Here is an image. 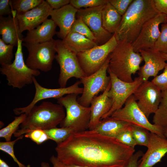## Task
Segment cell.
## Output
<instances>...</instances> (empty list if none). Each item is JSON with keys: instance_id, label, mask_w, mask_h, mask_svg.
Segmentation results:
<instances>
[{"instance_id": "obj_1", "label": "cell", "mask_w": 167, "mask_h": 167, "mask_svg": "<svg viewBox=\"0 0 167 167\" xmlns=\"http://www.w3.org/2000/svg\"><path fill=\"white\" fill-rule=\"evenodd\" d=\"M55 149L65 165L88 167H124L135 152L115 138L89 130L72 132Z\"/></svg>"}, {"instance_id": "obj_2", "label": "cell", "mask_w": 167, "mask_h": 167, "mask_svg": "<svg viewBox=\"0 0 167 167\" xmlns=\"http://www.w3.org/2000/svg\"><path fill=\"white\" fill-rule=\"evenodd\" d=\"M158 13L153 0H133L114 34L117 40H125L132 44L144 24Z\"/></svg>"}, {"instance_id": "obj_3", "label": "cell", "mask_w": 167, "mask_h": 167, "mask_svg": "<svg viewBox=\"0 0 167 167\" xmlns=\"http://www.w3.org/2000/svg\"><path fill=\"white\" fill-rule=\"evenodd\" d=\"M64 107L58 104L44 101L34 106L26 115L23 122L14 134L19 137L31 131L48 130L56 127L65 118Z\"/></svg>"}, {"instance_id": "obj_4", "label": "cell", "mask_w": 167, "mask_h": 167, "mask_svg": "<svg viewBox=\"0 0 167 167\" xmlns=\"http://www.w3.org/2000/svg\"><path fill=\"white\" fill-rule=\"evenodd\" d=\"M117 41L110 54L108 71L123 81L132 82V75L139 70L143 58L134 51L132 44L125 40Z\"/></svg>"}, {"instance_id": "obj_5", "label": "cell", "mask_w": 167, "mask_h": 167, "mask_svg": "<svg viewBox=\"0 0 167 167\" xmlns=\"http://www.w3.org/2000/svg\"><path fill=\"white\" fill-rule=\"evenodd\" d=\"M22 40L18 39L15 59L12 63L1 65V73L5 76L8 85L13 88H22L33 83L34 77L39 76V70L29 68L24 62L22 52Z\"/></svg>"}, {"instance_id": "obj_6", "label": "cell", "mask_w": 167, "mask_h": 167, "mask_svg": "<svg viewBox=\"0 0 167 167\" xmlns=\"http://www.w3.org/2000/svg\"><path fill=\"white\" fill-rule=\"evenodd\" d=\"M78 94L71 93L57 99L58 104L66 111V116L60 124L61 127H68L73 132H81L88 129L91 117L90 107L80 105L77 101Z\"/></svg>"}, {"instance_id": "obj_7", "label": "cell", "mask_w": 167, "mask_h": 167, "mask_svg": "<svg viewBox=\"0 0 167 167\" xmlns=\"http://www.w3.org/2000/svg\"><path fill=\"white\" fill-rule=\"evenodd\" d=\"M55 59L60 66L58 83L60 88L66 87L72 77L81 79L85 76L79 62L77 54L66 46L62 40H56Z\"/></svg>"}, {"instance_id": "obj_8", "label": "cell", "mask_w": 167, "mask_h": 167, "mask_svg": "<svg viewBox=\"0 0 167 167\" xmlns=\"http://www.w3.org/2000/svg\"><path fill=\"white\" fill-rule=\"evenodd\" d=\"M114 34L107 42L77 54L80 65L85 76L97 71L104 64L117 44Z\"/></svg>"}, {"instance_id": "obj_9", "label": "cell", "mask_w": 167, "mask_h": 167, "mask_svg": "<svg viewBox=\"0 0 167 167\" xmlns=\"http://www.w3.org/2000/svg\"><path fill=\"white\" fill-rule=\"evenodd\" d=\"M56 40L42 43L22 45L27 49L28 55L25 63L30 68L46 72L52 69L53 62L57 53Z\"/></svg>"}, {"instance_id": "obj_10", "label": "cell", "mask_w": 167, "mask_h": 167, "mask_svg": "<svg viewBox=\"0 0 167 167\" xmlns=\"http://www.w3.org/2000/svg\"><path fill=\"white\" fill-rule=\"evenodd\" d=\"M110 55L101 67L94 74L85 76L80 79L83 85V92L81 96L77 98L81 105L89 107L93 98L100 92H103L110 81L109 76L107 74L109 67Z\"/></svg>"}, {"instance_id": "obj_11", "label": "cell", "mask_w": 167, "mask_h": 167, "mask_svg": "<svg viewBox=\"0 0 167 167\" xmlns=\"http://www.w3.org/2000/svg\"><path fill=\"white\" fill-rule=\"evenodd\" d=\"M111 117L142 127L150 132L165 137L164 129L150 122L139 109L133 95L128 99L123 107L114 112Z\"/></svg>"}, {"instance_id": "obj_12", "label": "cell", "mask_w": 167, "mask_h": 167, "mask_svg": "<svg viewBox=\"0 0 167 167\" xmlns=\"http://www.w3.org/2000/svg\"><path fill=\"white\" fill-rule=\"evenodd\" d=\"M110 78L111 87L109 92V97L111 99L113 105L110 110L101 119L111 116L115 111L122 108L128 99L137 89L143 82L138 76L131 82L123 81L109 71L107 70Z\"/></svg>"}, {"instance_id": "obj_13", "label": "cell", "mask_w": 167, "mask_h": 167, "mask_svg": "<svg viewBox=\"0 0 167 167\" xmlns=\"http://www.w3.org/2000/svg\"><path fill=\"white\" fill-rule=\"evenodd\" d=\"M33 83L35 92L33 100L26 106L15 108L13 111L15 114L20 115L24 113L27 115L32 108L41 100L49 98L57 99L67 94L75 93L79 95L82 94L83 92V88L79 86L81 84L80 80L69 87L57 88H49L42 87L38 83L35 77L33 79Z\"/></svg>"}, {"instance_id": "obj_14", "label": "cell", "mask_w": 167, "mask_h": 167, "mask_svg": "<svg viewBox=\"0 0 167 167\" xmlns=\"http://www.w3.org/2000/svg\"><path fill=\"white\" fill-rule=\"evenodd\" d=\"M133 95L139 109L148 118L157 109L162 93L151 81L147 80L143 82Z\"/></svg>"}, {"instance_id": "obj_15", "label": "cell", "mask_w": 167, "mask_h": 167, "mask_svg": "<svg viewBox=\"0 0 167 167\" xmlns=\"http://www.w3.org/2000/svg\"><path fill=\"white\" fill-rule=\"evenodd\" d=\"M104 5L78 9L76 15V17L81 18L90 29L98 45L106 43L113 34L105 30L102 25L101 11Z\"/></svg>"}, {"instance_id": "obj_16", "label": "cell", "mask_w": 167, "mask_h": 167, "mask_svg": "<svg viewBox=\"0 0 167 167\" xmlns=\"http://www.w3.org/2000/svg\"><path fill=\"white\" fill-rule=\"evenodd\" d=\"M166 14L158 13L144 24L138 37L132 44L134 51L139 53L141 50L153 49L160 34L159 26L166 22Z\"/></svg>"}, {"instance_id": "obj_17", "label": "cell", "mask_w": 167, "mask_h": 167, "mask_svg": "<svg viewBox=\"0 0 167 167\" xmlns=\"http://www.w3.org/2000/svg\"><path fill=\"white\" fill-rule=\"evenodd\" d=\"M53 9L46 1L31 10L21 14H17V20L21 33L36 28L48 19Z\"/></svg>"}, {"instance_id": "obj_18", "label": "cell", "mask_w": 167, "mask_h": 167, "mask_svg": "<svg viewBox=\"0 0 167 167\" xmlns=\"http://www.w3.org/2000/svg\"><path fill=\"white\" fill-rule=\"evenodd\" d=\"M147 148V150L142 156L138 167H153L160 162L167 153V139L165 137L150 132Z\"/></svg>"}, {"instance_id": "obj_19", "label": "cell", "mask_w": 167, "mask_h": 167, "mask_svg": "<svg viewBox=\"0 0 167 167\" xmlns=\"http://www.w3.org/2000/svg\"><path fill=\"white\" fill-rule=\"evenodd\" d=\"M139 53L144 61V64L140 67L138 74L143 82L148 80L149 77L157 75L161 70L164 69L166 60L162 54L153 49L140 50Z\"/></svg>"}, {"instance_id": "obj_20", "label": "cell", "mask_w": 167, "mask_h": 167, "mask_svg": "<svg viewBox=\"0 0 167 167\" xmlns=\"http://www.w3.org/2000/svg\"><path fill=\"white\" fill-rule=\"evenodd\" d=\"M78 10L70 4L58 9L53 10L50 14L51 19L59 28L56 34L58 37L64 39L70 32L76 20Z\"/></svg>"}, {"instance_id": "obj_21", "label": "cell", "mask_w": 167, "mask_h": 167, "mask_svg": "<svg viewBox=\"0 0 167 167\" xmlns=\"http://www.w3.org/2000/svg\"><path fill=\"white\" fill-rule=\"evenodd\" d=\"M110 87L111 81L106 89L101 94L95 96L92 100L90 106L91 117L88 126L89 130H93L102 117L111 109L113 102L108 95Z\"/></svg>"}, {"instance_id": "obj_22", "label": "cell", "mask_w": 167, "mask_h": 167, "mask_svg": "<svg viewBox=\"0 0 167 167\" xmlns=\"http://www.w3.org/2000/svg\"><path fill=\"white\" fill-rule=\"evenodd\" d=\"M16 15L17 11L12 10V16H0V34L1 39L6 44L17 47L18 39L22 40L24 37L20 30Z\"/></svg>"}, {"instance_id": "obj_23", "label": "cell", "mask_w": 167, "mask_h": 167, "mask_svg": "<svg viewBox=\"0 0 167 167\" xmlns=\"http://www.w3.org/2000/svg\"><path fill=\"white\" fill-rule=\"evenodd\" d=\"M57 25L51 19H48L35 28L28 31L22 39L24 43L34 44L50 41L56 34Z\"/></svg>"}, {"instance_id": "obj_24", "label": "cell", "mask_w": 167, "mask_h": 167, "mask_svg": "<svg viewBox=\"0 0 167 167\" xmlns=\"http://www.w3.org/2000/svg\"><path fill=\"white\" fill-rule=\"evenodd\" d=\"M131 124L110 116L101 119L93 130L104 136L115 138L128 129Z\"/></svg>"}, {"instance_id": "obj_25", "label": "cell", "mask_w": 167, "mask_h": 167, "mask_svg": "<svg viewBox=\"0 0 167 167\" xmlns=\"http://www.w3.org/2000/svg\"><path fill=\"white\" fill-rule=\"evenodd\" d=\"M62 40L66 46L76 54L98 45L94 41L74 32H70Z\"/></svg>"}, {"instance_id": "obj_26", "label": "cell", "mask_w": 167, "mask_h": 167, "mask_svg": "<svg viewBox=\"0 0 167 167\" xmlns=\"http://www.w3.org/2000/svg\"><path fill=\"white\" fill-rule=\"evenodd\" d=\"M102 25L108 32L114 34L119 25L122 16L108 2L105 4L101 11Z\"/></svg>"}, {"instance_id": "obj_27", "label": "cell", "mask_w": 167, "mask_h": 167, "mask_svg": "<svg viewBox=\"0 0 167 167\" xmlns=\"http://www.w3.org/2000/svg\"><path fill=\"white\" fill-rule=\"evenodd\" d=\"M162 93L161 101L154 113L152 122L155 125L165 129L167 128V90Z\"/></svg>"}, {"instance_id": "obj_28", "label": "cell", "mask_w": 167, "mask_h": 167, "mask_svg": "<svg viewBox=\"0 0 167 167\" xmlns=\"http://www.w3.org/2000/svg\"><path fill=\"white\" fill-rule=\"evenodd\" d=\"M24 113L15 117L13 121L7 126L0 130V137L5 139L6 141H11L13 134L19 129L20 125L23 122L26 117Z\"/></svg>"}, {"instance_id": "obj_29", "label": "cell", "mask_w": 167, "mask_h": 167, "mask_svg": "<svg viewBox=\"0 0 167 167\" xmlns=\"http://www.w3.org/2000/svg\"><path fill=\"white\" fill-rule=\"evenodd\" d=\"M44 0H10L12 10L16 11L17 14L27 12L41 4Z\"/></svg>"}, {"instance_id": "obj_30", "label": "cell", "mask_w": 167, "mask_h": 167, "mask_svg": "<svg viewBox=\"0 0 167 167\" xmlns=\"http://www.w3.org/2000/svg\"><path fill=\"white\" fill-rule=\"evenodd\" d=\"M49 139H51L57 144L60 143L66 139L73 132V130L68 127H55L44 130Z\"/></svg>"}, {"instance_id": "obj_31", "label": "cell", "mask_w": 167, "mask_h": 167, "mask_svg": "<svg viewBox=\"0 0 167 167\" xmlns=\"http://www.w3.org/2000/svg\"><path fill=\"white\" fill-rule=\"evenodd\" d=\"M131 130L137 145L147 147L149 139V131L142 127L132 124Z\"/></svg>"}, {"instance_id": "obj_32", "label": "cell", "mask_w": 167, "mask_h": 167, "mask_svg": "<svg viewBox=\"0 0 167 167\" xmlns=\"http://www.w3.org/2000/svg\"><path fill=\"white\" fill-rule=\"evenodd\" d=\"M70 32L79 33L96 43V38L93 34L80 18H76L71 28Z\"/></svg>"}, {"instance_id": "obj_33", "label": "cell", "mask_w": 167, "mask_h": 167, "mask_svg": "<svg viewBox=\"0 0 167 167\" xmlns=\"http://www.w3.org/2000/svg\"><path fill=\"white\" fill-rule=\"evenodd\" d=\"M14 46L6 44L0 39V64L1 65L12 63L13 58Z\"/></svg>"}, {"instance_id": "obj_34", "label": "cell", "mask_w": 167, "mask_h": 167, "mask_svg": "<svg viewBox=\"0 0 167 167\" xmlns=\"http://www.w3.org/2000/svg\"><path fill=\"white\" fill-rule=\"evenodd\" d=\"M160 32L153 49L161 53L167 54V23L161 24Z\"/></svg>"}, {"instance_id": "obj_35", "label": "cell", "mask_w": 167, "mask_h": 167, "mask_svg": "<svg viewBox=\"0 0 167 167\" xmlns=\"http://www.w3.org/2000/svg\"><path fill=\"white\" fill-rule=\"evenodd\" d=\"M23 137V135H22L12 141L0 142V150L9 155L13 159L14 161L17 164L18 167H28L21 163L17 159L14 152V144L17 141L22 139Z\"/></svg>"}, {"instance_id": "obj_36", "label": "cell", "mask_w": 167, "mask_h": 167, "mask_svg": "<svg viewBox=\"0 0 167 167\" xmlns=\"http://www.w3.org/2000/svg\"><path fill=\"white\" fill-rule=\"evenodd\" d=\"M109 0H70V4L78 9L82 8H87L103 5Z\"/></svg>"}, {"instance_id": "obj_37", "label": "cell", "mask_w": 167, "mask_h": 167, "mask_svg": "<svg viewBox=\"0 0 167 167\" xmlns=\"http://www.w3.org/2000/svg\"><path fill=\"white\" fill-rule=\"evenodd\" d=\"M131 126L128 129L119 134L115 138L122 143L134 148L137 144L131 133Z\"/></svg>"}, {"instance_id": "obj_38", "label": "cell", "mask_w": 167, "mask_h": 167, "mask_svg": "<svg viewBox=\"0 0 167 167\" xmlns=\"http://www.w3.org/2000/svg\"><path fill=\"white\" fill-rule=\"evenodd\" d=\"M24 137L30 139L32 141L39 145L49 139L44 130L36 129L25 134Z\"/></svg>"}, {"instance_id": "obj_39", "label": "cell", "mask_w": 167, "mask_h": 167, "mask_svg": "<svg viewBox=\"0 0 167 167\" xmlns=\"http://www.w3.org/2000/svg\"><path fill=\"white\" fill-rule=\"evenodd\" d=\"M151 82L161 92L167 90V63L163 72L154 77Z\"/></svg>"}, {"instance_id": "obj_40", "label": "cell", "mask_w": 167, "mask_h": 167, "mask_svg": "<svg viewBox=\"0 0 167 167\" xmlns=\"http://www.w3.org/2000/svg\"><path fill=\"white\" fill-rule=\"evenodd\" d=\"M117 11L122 16L126 12L133 0H109Z\"/></svg>"}, {"instance_id": "obj_41", "label": "cell", "mask_w": 167, "mask_h": 167, "mask_svg": "<svg viewBox=\"0 0 167 167\" xmlns=\"http://www.w3.org/2000/svg\"><path fill=\"white\" fill-rule=\"evenodd\" d=\"M10 0H0V16L12 15V9L10 4Z\"/></svg>"}, {"instance_id": "obj_42", "label": "cell", "mask_w": 167, "mask_h": 167, "mask_svg": "<svg viewBox=\"0 0 167 167\" xmlns=\"http://www.w3.org/2000/svg\"><path fill=\"white\" fill-rule=\"evenodd\" d=\"M53 10L60 9L70 3V0H46Z\"/></svg>"}, {"instance_id": "obj_43", "label": "cell", "mask_w": 167, "mask_h": 167, "mask_svg": "<svg viewBox=\"0 0 167 167\" xmlns=\"http://www.w3.org/2000/svg\"><path fill=\"white\" fill-rule=\"evenodd\" d=\"M155 7L159 13L167 15V0H153Z\"/></svg>"}, {"instance_id": "obj_44", "label": "cell", "mask_w": 167, "mask_h": 167, "mask_svg": "<svg viewBox=\"0 0 167 167\" xmlns=\"http://www.w3.org/2000/svg\"><path fill=\"white\" fill-rule=\"evenodd\" d=\"M143 155V152L140 150L134 153L124 167H138V160Z\"/></svg>"}, {"instance_id": "obj_45", "label": "cell", "mask_w": 167, "mask_h": 167, "mask_svg": "<svg viewBox=\"0 0 167 167\" xmlns=\"http://www.w3.org/2000/svg\"><path fill=\"white\" fill-rule=\"evenodd\" d=\"M49 161L53 165L52 167H65V165L61 162L57 157L52 155L50 158ZM41 167H51L49 164L45 162L41 163Z\"/></svg>"}, {"instance_id": "obj_46", "label": "cell", "mask_w": 167, "mask_h": 167, "mask_svg": "<svg viewBox=\"0 0 167 167\" xmlns=\"http://www.w3.org/2000/svg\"><path fill=\"white\" fill-rule=\"evenodd\" d=\"M0 167H10L7 163L2 159H0Z\"/></svg>"}, {"instance_id": "obj_47", "label": "cell", "mask_w": 167, "mask_h": 167, "mask_svg": "<svg viewBox=\"0 0 167 167\" xmlns=\"http://www.w3.org/2000/svg\"><path fill=\"white\" fill-rule=\"evenodd\" d=\"M65 167H88L77 165H75L74 164H72V165H65Z\"/></svg>"}, {"instance_id": "obj_48", "label": "cell", "mask_w": 167, "mask_h": 167, "mask_svg": "<svg viewBox=\"0 0 167 167\" xmlns=\"http://www.w3.org/2000/svg\"><path fill=\"white\" fill-rule=\"evenodd\" d=\"M161 54L166 61H167V54L161 53Z\"/></svg>"}, {"instance_id": "obj_49", "label": "cell", "mask_w": 167, "mask_h": 167, "mask_svg": "<svg viewBox=\"0 0 167 167\" xmlns=\"http://www.w3.org/2000/svg\"><path fill=\"white\" fill-rule=\"evenodd\" d=\"M164 135L166 138H167V128L164 129Z\"/></svg>"}, {"instance_id": "obj_50", "label": "cell", "mask_w": 167, "mask_h": 167, "mask_svg": "<svg viewBox=\"0 0 167 167\" xmlns=\"http://www.w3.org/2000/svg\"><path fill=\"white\" fill-rule=\"evenodd\" d=\"M166 23H167V15L166 18Z\"/></svg>"}]
</instances>
